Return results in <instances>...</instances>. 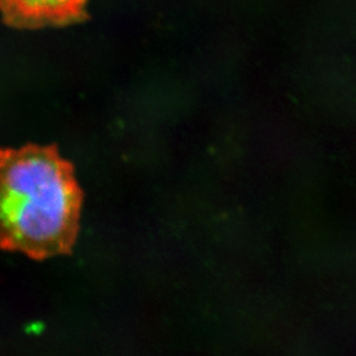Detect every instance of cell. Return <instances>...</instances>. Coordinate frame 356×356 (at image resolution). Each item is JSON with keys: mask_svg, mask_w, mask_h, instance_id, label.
<instances>
[{"mask_svg": "<svg viewBox=\"0 0 356 356\" xmlns=\"http://www.w3.org/2000/svg\"><path fill=\"white\" fill-rule=\"evenodd\" d=\"M83 193L55 145L0 147V249L36 261L70 254Z\"/></svg>", "mask_w": 356, "mask_h": 356, "instance_id": "6da1fadb", "label": "cell"}, {"mask_svg": "<svg viewBox=\"0 0 356 356\" xmlns=\"http://www.w3.org/2000/svg\"><path fill=\"white\" fill-rule=\"evenodd\" d=\"M89 0H0V13L10 27L38 29L76 24L86 17Z\"/></svg>", "mask_w": 356, "mask_h": 356, "instance_id": "7a4b0ae2", "label": "cell"}]
</instances>
